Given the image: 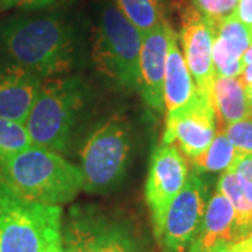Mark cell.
Wrapping results in <instances>:
<instances>
[{
  "label": "cell",
  "instance_id": "cell-7",
  "mask_svg": "<svg viewBox=\"0 0 252 252\" xmlns=\"http://www.w3.org/2000/svg\"><path fill=\"white\" fill-rule=\"evenodd\" d=\"M62 241L73 252H150L126 221L93 209L70 213Z\"/></svg>",
  "mask_w": 252,
  "mask_h": 252
},
{
  "label": "cell",
  "instance_id": "cell-12",
  "mask_svg": "<svg viewBox=\"0 0 252 252\" xmlns=\"http://www.w3.org/2000/svg\"><path fill=\"white\" fill-rule=\"evenodd\" d=\"M175 35L167 20L143 35L139 55V91L146 104L157 112L164 111L162 84L167 55Z\"/></svg>",
  "mask_w": 252,
  "mask_h": 252
},
{
  "label": "cell",
  "instance_id": "cell-1",
  "mask_svg": "<svg viewBox=\"0 0 252 252\" xmlns=\"http://www.w3.org/2000/svg\"><path fill=\"white\" fill-rule=\"evenodd\" d=\"M74 58L73 28L59 16H23L0 24V59L41 79L69 72Z\"/></svg>",
  "mask_w": 252,
  "mask_h": 252
},
{
  "label": "cell",
  "instance_id": "cell-22",
  "mask_svg": "<svg viewBox=\"0 0 252 252\" xmlns=\"http://www.w3.org/2000/svg\"><path fill=\"white\" fill-rule=\"evenodd\" d=\"M223 132L240 154H252V114L223 127Z\"/></svg>",
  "mask_w": 252,
  "mask_h": 252
},
{
  "label": "cell",
  "instance_id": "cell-16",
  "mask_svg": "<svg viewBox=\"0 0 252 252\" xmlns=\"http://www.w3.org/2000/svg\"><path fill=\"white\" fill-rule=\"evenodd\" d=\"M210 104L219 122V129L252 114L247 89L240 77L216 76L210 90Z\"/></svg>",
  "mask_w": 252,
  "mask_h": 252
},
{
  "label": "cell",
  "instance_id": "cell-28",
  "mask_svg": "<svg viewBox=\"0 0 252 252\" xmlns=\"http://www.w3.org/2000/svg\"><path fill=\"white\" fill-rule=\"evenodd\" d=\"M243 62L244 64H250V63H252V42L250 44V46H248V49L245 51V54H244Z\"/></svg>",
  "mask_w": 252,
  "mask_h": 252
},
{
  "label": "cell",
  "instance_id": "cell-4",
  "mask_svg": "<svg viewBox=\"0 0 252 252\" xmlns=\"http://www.w3.org/2000/svg\"><path fill=\"white\" fill-rule=\"evenodd\" d=\"M83 107L84 86L79 79L42 80L24 122L32 144L56 153L66 152Z\"/></svg>",
  "mask_w": 252,
  "mask_h": 252
},
{
  "label": "cell",
  "instance_id": "cell-25",
  "mask_svg": "<svg viewBox=\"0 0 252 252\" xmlns=\"http://www.w3.org/2000/svg\"><path fill=\"white\" fill-rule=\"evenodd\" d=\"M61 1V0H9L7 6H21L28 9H38V7H45L52 3Z\"/></svg>",
  "mask_w": 252,
  "mask_h": 252
},
{
  "label": "cell",
  "instance_id": "cell-23",
  "mask_svg": "<svg viewBox=\"0 0 252 252\" xmlns=\"http://www.w3.org/2000/svg\"><path fill=\"white\" fill-rule=\"evenodd\" d=\"M228 170L233 171L245 196L252 203V154L237 153Z\"/></svg>",
  "mask_w": 252,
  "mask_h": 252
},
{
  "label": "cell",
  "instance_id": "cell-2",
  "mask_svg": "<svg viewBox=\"0 0 252 252\" xmlns=\"http://www.w3.org/2000/svg\"><path fill=\"white\" fill-rule=\"evenodd\" d=\"M0 177L24 198L46 205L67 203L83 189L80 167L34 144L0 162Z\"/></svg>",
  "mask_w": 252,
  "mask_h": 252
},
{
  "label": "cell",
  "instance_id": "cell-3",
  "mask_svg": "<svg viewBox=\"0 0 252 252\" xmlns=\"http://www.w3.org/2000/svg\"><path fill=\"white\" fill-rule=\"evenodd\" d=\"M62 207L24 198L0 177V252H55Z\"/></svg>",
  "mask_w": 252,
  "mask_h": 252
},
{
  "label": "cell",
  "instance_id": "cell-29",
  "mask_svg": "<svg viewBox=\"0 0 252 252\" xmlns=\"http://www.w3.org/2000/svg\"><path fill=\"white\" fill-rule=\"evenodd\" d=\"M203 252H230V245H219V247H215L209 251Z\"/></svg>",
  "mask_w": 252,
  "mask_h": 252
},
{
  "label": "cell",
  "instance_id": "cell-26",
  "mask_svg": "<svg viewBox=\"0 0 252 252\" xmlns=\"http://www.w3.org/2000/svg\"><path fill=\"white\" fill-rule=\"evenodd\" d=\"M230 252H252V233L230 245Z\"/></svg>",
  "mask_w": 252,
  "mask_h": 252
},
{
  "label": "cell",
  "instance_id": "cell-32",
  "mask_svg": "<svg viewBox=\"0 0 252 252\" xmlns=\"http://www.w3.org/2000/svg\"><path fill=\"white\" fill-rule=\"evenodd\" d=\"M7 3H9V0H0V4H4V6H7Z\"/></svg>",
  "mask_w": 252,
  "mask_h": 252
},
{
  "label": "cell",
  "instance_id": "cell-21",
  "mask_svg": "<svg viewBox=\"0 0 252 252\" xmlns=\"http://www.w3.org/2000/svg\"><path fill=\"white\" fill-rule=\"evenodd\" d=\"M238 0H193L196 9L203 14L216 35L217 28L234 14Z\"/></svg>",
  "mask_w": 252,
  "mask_h": 252
},
{
  "label": "cell",
  "instance_id": "cell-8",
  "mask_svg": "<svg viewBox=\"0 0 252 252\" xmlns=\"http://www.w3.org/2000/svg\"><path fill=\"white\" fill-rule=\"evenodd\" d=\"M206 181L198 172L188 175L181 192L172 199L157 231L160 252H187L198 234L207 205Z\"/></svg>",
  "mask_w": 252,
  "mask_h": 252
},
{
  "label": "cell",
  "instance_id": "cell-14",
  "mask_svg": "<svg viewBox=\"0 0 252 252\" xmlns=\"http://www.w3.org/2000/svg\"><path fill=\"white\" fill-rule=\"evenodd\" d=\"M237 241L234 207L216 188L207 200L198 234L188 252L209 251L219 245H231Z\"/></svg>",
  "mask_w": 252,
  "mask_h": 252
},
{
  "label": "cell",
  "instance_id": "cell-30",
  "mask_svg": "<svg viewBox=\"0 0 252 252\" xmlns=\"http://www.w3.org/2000/svg\"><path fill=\"white\" fill-rule=\"evenodd\" d=\"M247 95H248V101H250V105L252 108V84L250 87H247Z\"/></svg>",
  "mask_w": 252,
  "mask_h": 252
},
{
  "label": "cell",
  "instance_id": "cell-10",
  "mask_svg": "<svg viewBox=\"0 0 252 252\" xmlns=\"http://www.w3.org/2000/svg\"><path fill=\"white\" fill-rule=\"evenodd\" d=\"M188 175V161L175 146L162 142L154 149L144 188L154 231L161 224L172 199L184 188Z\"/></svg>",
  "mask_w": 252,
  "mask_h": 252
},
{
  "label": "cell",
  "instance_id": "cell-20",
  "mask_svg": "<svg viewBox=\"0 0 252 252\" xmlns=\"http://www.w3.org/2000/svg\"><path fill=\"white\" fill-rule=\"evenodd\" d=\"M32 146L27 127L23 122L0 118V162Z\"/></svg>",
  "mask_w": 252,
  "mask_h": 252
},
{
  "label": "cell",
  "instance_id": "cell-5",
  "mask_svg": "<svg viewBox=\"0 0 252 252\" xmlns=\"http://www.w3.org/2000/svg\"><path fill=\"white\" fill-rule=\"evenodd\" d=\"M133 152L129 121L112 117L95 129L80 152L83 189L90 193H108L124 182Z\"/></svg>",
  "mask_w": 252,
  "mask_h": 252
},
{
  "label": "cell",
  "instance_id": "cell-18",
  "mask_svg": "<svg viewBox=\"0 0 252 252\" xmlns=\"http://www.w3.org/2000/svg\"><path fill=\"white\" fill-rule=\"evenodd\" d=\"M237 152L224 135L223 129H219L212 143L198 157L189 160L192 165L202 172H224L234 162Z\"/></svg>",
  "mask_w": 252,
  "mask_h": 252
},
{
  "label": "cell",
  "instance_id": "cell-31",
  "mask_svg": "<svg viewBox=\"0 0 252 252\" xmlns=\"http://www.w3.org/2000/svg\"><path fill=\"white\" fill-rule=\"evenodd\" d=\"M55 252H73V251L72 250H69L67 247H64V245L62 244V247H59V248H58Z\"/></svg>",
  "mask_w": 252,
  "mask_h": 252
},
{
  "label": "cell",
  "instance_id": "cell-15",
  "mask_svg": "<svg viewBox=\"0 0 252 252\" xmlns=\"http://www.w3.org/2000/svg\"><path fill=\"white\" fill-rule=\"evenodd\" d=\"M196 94H198V87L189 72L184 54L181 52L178 36L175 34L170 42L165 73H164V84H162L164 109L167 111V114L178 111L195 98Z\"/></svg>",
  "mask_w": 252,
  "mask_h": 252
},
{
  "label": "cell",
  "instance_id": "cell-6",
  "mask_svg": "<svg viewBox=\"0 0 252 252\" xmlns=\"http://www.w3.org/2000/svg\"><path fill=\"white\" fill-rule=\"evenodd\" d=\"M143 35L108 0L99 14L94 56L98 69L129 91H139V55Z\"/></svg>",
  "mask_w": 252,
  "mask_h": 252
},
{
  "label": "cell",
  "instance_id": "cell-27",
  "mask_svg": "<svg viewBox=\"0 0 252 252\" xmlns=\"http://www.w3.org/2000/svg\"><path fill=\"white\" fill-rule=\"evenodd\" d=\"M240 80L243 81V84L247 87H250L252 84V63L250 64H244V69L240 74Z\"/></svg>",
  "mask_w": 252,
  "mask_h": 252
},
{
  "label": "cell",
  "instance_id": "cell-9",
  "mask_svg": "<svg viewBox=\"0 0 252 252\" xmlns=\"http://www.w3.org/2000/svg\"><path fill=\"white\" fill-rule=\"evenodd\" d=\"M216 132V115L210 98L198 90L189 104L167 114L162 142L175 146L188 160H192L206 150Z\"/></svg>",
  "mask_w": 252,
  "mask_h": 252
},
{
  "label": "cell",
  "instance_id": "cell-24",
  "mask_svg": "<svg viewBox=\"0 0 252 252\" xmlns=\"http://www.w3.org/2000/svg\"><path fill=\"white\" fill-rule=\"evenodd\" d=\"M234 17L252 32V0H238Z\"/></svg>",
  "mask_w": 252,
  "mask_h": 252
},
{
  "label": "cell",
  "instance_id": "cell-17",
  "mask_svg": "<svg viewBox=\"0 0 252 252\" xmlns=\"http://www.w3.org/2000/svg\"><path fill=\"white\" fill-rule=\"evenodd\" d=\"M234 207L235 233L238 241L252 233V203L247 199L233 171L223 172L216 187Z\"/></svg>",
  "mask_w": 252,
  "mask_h": 252
},
{
  "label": "cell",
  "instance_id": "cell-11",
  "mask_svg": "<svg viewBox=\"0 0 252 252\" xmlns=\"http://www.w3.org/2000/svg\"><path fill=\"white\" fill-rule=\"evenodd\" d=\"M180 16V39L185 62L198 90L210 98L212 84L216 79L212 59L215 31L195 4H182Z\"/></svg>",
  "mask_w": 252,
  "mask_h": 252
},
{
  "label": "cell",
  "instance_id": "cell-13",
  "mask_svg": "<svg viewBox=\"0 0 252 252\" xmlns=\"http://www.w3.org/2000/svg\"><path fill=\"white\" fill-rule=\"evenodd\" d=\"M42 80L34 73L0 59V118L24 124Z\"/></svg>",
  "mask_w": 252,
  "mask_h": 252
},
{
  "label": "cell",
  "instance_id": "cell-19",
  "mask_svg": "<svg viewBox=\"0 0 252 252\" xmlns=\"http://www.w3.org/2000/svg\"><path fill=\"white\" fill-rule=\"evenodd\" d=\"M142 35L165 20L161 0H112Z\"/></svg>",
  "mask_w": 252,
  "mask_h": 252
}]
</instances>
